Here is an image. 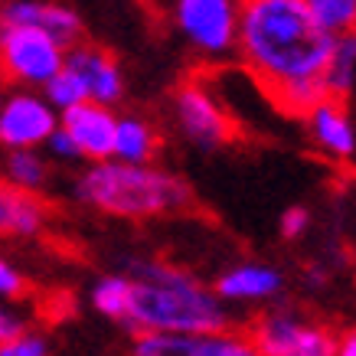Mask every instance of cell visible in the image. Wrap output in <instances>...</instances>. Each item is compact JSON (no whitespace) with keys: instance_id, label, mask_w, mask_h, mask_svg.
Segmentation results:
<instances>
[{"instance_id":"6da1fadb","label":"cell","mask_w":356,"mask_h":356,"mask_svg":"<svg viewBox=\"0 0 356 356\" xmlns=\"http://www.w3.org/2000/svg\"><path fill=\"white\" fill-rule=\"evenodd\" d=\"M334 36L311 17L304 0H245L238 10L236 53L265 92L321 76Z\"/></svg>"},{"instance_id":"7a4b0ae2","label":"cell","mask_w":356,"mask_h":356,"mask_svg":"<svg viewBox=\"0 0 356 356\" xmlns=\"http://www.w3.org/2000/svg\"><path fill=\"white\" fill-rule=\"evenodd\" d=\"M131 304L121 327L128 334H206L229 330V314L216 291L193 275L151 259H131Z\"/></svg>"},{"instance_id":"3957f363","label":"cell","mask_w":356,"mask_h":356,"mask_svg":"<svg viewBox=\"0 0 356 356\" xmlns=\"http://www.w3.org/2000/svg\"><path fill=\"white\" fill-rule=\"evenodd\" d=\"M76 196L86 206L118 219H151L186 206L190 190L180 177L154 163L92 161L79 177Z\"/></svg>"},{"instance_id":"277c9868","label":"cell","mask_w":356,"mask_h":356,"mask_svg":"<svg viewBox=\"0 0 356 356\" xmlns=\"http://www.w3.org/2000/svg\"><path fill=\"white\" fill-rule=\"evenodd\" d=\"M65 63V46L26 23H0V79L20 88H43Z\"/></svg>"},{"instance_id":"5b68a950","label":"cell","mask_w":356,"mask_h":356,"mask_svg":"<svg viewBox=\"0 0 356 356\" xmlns=\"http://www.w3.org/2000/svg\"><path fill=\"white\" fill-rule=\"evenodd\" d=\"M242 0H170L177 33L206 59H222L236 49Z\"/></svg>"},{"instance_id":"8992f818","label":"cell","mask_w":356,"mask_h":356,"mask_svg":"<svg viewBox=\"0 0 356 356\" xmlns=\"http://www.w3.org/2000/svg\"><path fill=\"white\" fill-rule=\"evenodd\" d=\"M173 115H177L184 138L200 151H219L232 138V121H229L222 102L203 82H184L177 88Z\"/></svg>"},{"instance_id":"52a82bcc","label":"cell","mask_w":356,"mask_h":356,"mask_svg":"<svg viewBox=\"0 0 356 356\" xmlns=\"http://www.w3.org/2000/svg\"><path fill=\"white\" fill-rule=\"evenodd\" d=\"M56 124H59V111L40 92L20 88L0 98V147L3 151L43 147Z\"/></svg>"},{"instance_id":"ba28073f","label":"cell","mask_w":356,"mask_h":356,"mask_svg":"<svg viewBox=\"0 0 356 356\" xmlns=\"http://www.w3.org/2000/svg\"><path fill=\"white\" fill-rule=\"evenodd\" d=\"M259 356H337V337L298 314H268L252 337Z\"/></svg>"},{"instance_id":"9c48e42d","label":"cell","mask_w":356,"mask_h":356,"mask_svg":"<svg viewBox=\"0 0 356 356\" xmlns=\"http://www.w3.org/2000/svg\"><path fill=\"white\" fill-rule=\"evenodd\" d=\"M131 356H259L252 340L229 330H206V334H161L144 330L134 334Z\"/></svg>"},{"instance_id":"30bf717a","label":"cell","mask_w":356,"mask_h":356,"mask_svg":"<svg viewBox=\"0 0 356 356\" xmlns=\"http://www.w3.org/2000/svg\"><path fill=\"white\" fill-rule=\"evenodd\" d=\"M115 121L118 115L111 105H98L92 98L79 102L72 108L59 111V124L69 131V138L76 140L79 157L82 161H108L111 144H115Z\"/></svg>"},{"instance_id":"8fae6325","label":"cell","mask_w":356,"mask_h":356,"mask_svg":"<svg viewBox=\"0 0 356 356\" xmlns=\"http://www.w3.org/2000/svg\"><path fill=\"white\" fill-rule=\"evenodd\" d=\"M65 65L79 72V79L86 82V92L98 105H118L124 98V72H121L118 59L105 53L102 46L92 43H72L65 49Z\"/></svg>"},{"instance_id":"7c38bea8","label":"cell","mask_w":356,"mask_h":356,"mask_svg":"<svg viewBox=\"0 0 356 356\" xmlns=\"http://www.w3.org/2000/svg\"><path fill=\"white\" fill-rule=\"evenodd\" d=\"M0 23H26L49 33L65 49L82 40V17L63 0H3Z\"/></svg>"},{"instance_id":"4fadbf2b","label":"cell","mask_w":356,"mask_h":356,"mask_svg":"<svg viewBox=\"0 0 356 356\" xmlns=\"http://www.w3.org/2000/svg\"><path fill=\"white\" fill-rule=\"evenodd\" d=\"M307 128H311L314 144L321 147L324 154H330L334 161H350L356 154V128L346 108L340 105V98H324L321 105H314L307 115Z\"/></svg>"},{"instance_id":"5bb4252c","label":"cell","mask_w":356,"mask_h":356,"mask_svg":"<svg viewBox=\"0 0 356 356\" xmlns=\"http://www.w3.org/2000/svg\"><path fill=\"white\" fill-rule=\"evenodd\" d=\"M284 288V275H281L275 265H265V261H245V265H236L219 275L216 281V298L219 301H268L275 294H281Z\"/></svg>"},{"instance_id":"9a60e30c","label":"cell","mask_w":356,"mask_h":356,"mask_svg":"<svg viewBox=\"0 0 356 356\" xmlns=\"http://www.w3.org/2000/svg\"><path fill=\"white\" fill-rule=\"evenodd\" d=\"M46 226V206L36 193L0 184V236H36Z\"/></svg>"},{"instance_id":"2e32d148","label":"cell","mask_w":356,"mask_h":356,"mask_svg":"<svg viewBox=\"0 0 356 356\" xmlns=\"http://www.w3.org/2000/svg\"><path fill=\"white\" fill-rule=\"evenodd\" d=\"M157 154V131L138 115H121L115 121L111 157L124 163H151Z\"/></svg>"},{"instance_id":"e0dca14e","label":"cell","mask_w":356,"mask_h":356,"mask_svg":"<svg viewBox=\"0 0 356 356\" xmlns=\"http://www.w3.org/2000/svg\"><path fill=\"white\" fill-rule=\"evenodd\" d=\"M324 86L334 98H346L356 92V30L334 36L330 56L324 65Z\"/></svg>"},{"instance_id":"ac0fdd59","label":"cell","mask_w":356,"mask_h":356,"mask_svg":"<svg viewBox=\"0 0 356 356\" xmlns=\"http://www.w3.org/2000/svg\"><path fill=\"white\" fill-rule=\"evenodd\" d=\"M3 180L17 190H26V193H40L49 180V163L33 151V147H23V151H7L3 157Z\"/></svg>"},{"instance_id":"d6986e66","label":"cell","mask_w":356,"mask_h":356,"mask_svg":"<svg viewBox=\"0 0 356 356\" xmlns=\"http://www.w3.org/2000/svg\"><path fill=\"white\" fill-rule=\"evenodd\" d=\"M268 95H271V102H275L278 108H284L288 115L304 118L314 105H321L324 98H330V92H327V86H324V76H311V79H294V82H284V86L271 88Z\"/></svg>"},{"instance_id":"ffe728a7","label":"cell","mask_w":356,"mask_h":356,"mask_svg":"<svg viewBox=\"0 0 356 356\" xmlns=\"http://www.w3.org/2000/svg\"><path fill=\"white\" fill-rule=\"evenodd\" d=\"M131 304V275H105L92 284V307L108 321H124Z\"/></svg>"},{"instance_id":"44dd1931","label":"cell","mask_w":356,"mask_h":356,"mask_svg":"<svg viewBox=\"0 0 356 356\" xmlns=\"http://www.w3.org/2000/svg\"><path fill=\"white\" fill-rule=\"evenodd\" d=\"M304 7L330 36L356 30V0H304Z\"/></svg>"},{"instance_id":"7402d4cb","label":"cell","mask_w":356,"mask_h":356,"mask_svg":"<svg viewBox=\"0 0 356 356\" xmlns=\"http://www.w3.org/2000/svg\"><path fill=\"white\" fill-rule=\"evenodd\" d=\"M43 98L56 111H65V108H72V105H79V102H86L88 92H86V82L79 79V72H72V69L63 63V69H59L56 76L46 79Z\"/></svg>"},{"instance_id":"603a6c76","label":"cell","mask_w":356,"mask_h":356,"mask_svg":"<svg viewBox=\"0 0 356 356\" xmlns=\"http://www.w3.org/2000/svg\"><path fill=\"white\" fill-rule=\"evenodd\" d=\"M0 356H49V340L43 334L23 330V334L0 343Z\"/></svg>"},{"instance_id":"cb8c5ba5","label":"cell","mask_w":356,"mask_h":356,"mask_svg":"<svg viewBox=\"0 0 356 356\" xmlns=\"http://www.w3.org/2000/svg\"><path fill=\"white\" fill-rule=\"evenodd\" d=\"M307 229H311V213H307L304 206H291V209H284V216L278 219V232L284 238H301Z\"/></svg>"},{"instance_id":"d4e9b609","label":"cell","mask_w":356,"mask_h":356,"mask_svg":"<svg viewBox=\"0 0 356 356\" xmlns=\"http://www.w3.org/2000/svg\"><path fill=\"white\" fill-rule=\"evenodd\" d=\"M46 147H49V154L59 157V161H82V157H79L76 140L69 138V131H65L63 124H56L53 128V134L46 138Z\"/></svg>"},{"instance_id":"484cf974","label":"cell","mask_w":356,"mask_h":356,"mask_svg":"<svg viewBox=\"0 0 356 356\" xmlns=\"http://www.w3.org/2000/svg\"><path fill=\"white\" fill-rule=\"evenodd\" d=\"M23 291H26V281H23V275L13 268L3 255H0V298H3V301H10V298H20Z\"/></svg>"},{"instance_id":"4316f807","label":"cell","mask_w":356,"mask_h":356,"mask_svg":"<svg viewBox=\"0 0 356 356\" xmlns=\"http://www.w3.org/2000/svg\"><path fill=\"white\" fill-rule=\"evenodd\" d=\"M23 330H26L23 317L17 311H10V307L3 304V298H0V343L10 340V337H17V334H23Z\"/></svg>"},{"instance_id":"83f0119b","label":"cell","mask_w":356,"mask_h":356,"mask_svg":"<svg viewBox=\"0 0 356 356\" xmlns=\"http://www.w3.org/2000/svg\"><path fill=\"white\" fill-rule=\"evenodd\" d=\"M337 356H356V330H350V334L337 340Z\"/></svg>"},{"instance_id":"f1b7e54d","label":"cell","mask_w":356,"mask_h":356,"mask_svg":"<svg viewBox=\"0 0 356 356\" xmlns=\"http://www.w3.org/2000/svg\"><path fill=\"white\" fill-rule=\"evenodd\" d=\"M304 281H307L311 288H324V284H327V271L317 268V265H311V268L304 271Z\"/></svg>"},{"instance_id":"f546056e","label":"cell","mask_w":356,"mask_h":356,"mask_svg":"<svg viewBox=\"0 0 356 356\" xmlns=\"http://www.w3.org/2000/svg\"><path fill=\"white\" fill-rule=\"evenodd\" d=\"M0 98H3V88H0Z\"/></svg>"},{"instance_id":"4dcf8cb0","label":"cell","mask_w":356,"mask_h":356,"mask_svg":"<svg viewBox=\"0 0 356 356\" xmlns=\"http://www.w3.org/2000/svg\"><path fill=\"white\" fill-rule=\"evenodd\" d=\"M242 3H245V0H242Z\"/></svg>"}]
</instances>
